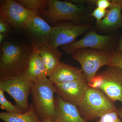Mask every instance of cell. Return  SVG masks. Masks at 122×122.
<instances>
[{"label":"cell","mask_w":122,"mask_h":122,"mask_svg":"<svg viewBox=\"0 0 122 122\" xmlns=\"http://www.w3.org/2000/svg\"><path fill=\"white\" fill-rule=\"evenodd\" d=\"M122 0L111 1V5L105 17L97 24L101 29H114L122 27Z\"/></svg>","instance_id":"cell-16"},{"label":"cell","mask_w":122,"mask_h":122,"mask_svg":"<svg viewBox=\"0 0 122 122\" xmlns=\"http://www.w3.org/2000/svg\"><path fill=\"white\" fill-rule=\"evenodd\" d=\"M11 25L8 22L0 16V33L7 34L9 32Z\"/></svg>","instance_id":"cell-25"},{"label":"cell","mask_w":122,"mask_h":122,"mask_svg":"<svg viewBox=\"0 0 122 122\" xmlns=\"http://www.w3.org/2000/svg\"><path fill=\"white\" fill-rule=\"evenodd\" d=\"M7 34L5 33H0V46L3 43V41L6 37Z\"/></svg>","instance_id":"cell-27"},{"label":"cell","mask_w":122,"mask_h":122,"mask_svg":"<svg viewBox=\"0 0 122 122\" xmlns=\"http://www.w3.org/2000/svg\"><path fill=\"white\" fill-rule=\"evenodd\" d=\"M116 51L122 56V35L118 42L117 51Z\"/></svg>","instance_id":"cell-26"},{"label":"cell","mask_w":122,"mask_h":122,"mask_svg":"<svg viewBox=\"0 0 122 122\" xmlns=\"http://www.w3.org/2000/svg\"><path fill=\"white\" fill-rule=\"evenodd\" d=\"M36 50L45 65L49 77L60 63L62 53L58 48H54L49 43Z\"/></svg>","instance_id":"cell-17"},{"label":"cell","mask_w":122,"mask_h":122,"mask_svg":"<svg viewBox=\"0 0 122 122\" xmlns=\"http://www.w3.org/2000/svg\"><path fill=\"white\" fill-rule=\"evenodd\" d=\"M33 82L24 74L0 79V89L8 93L15 100L16 105L23 112L30 108L29 95Z\"/></svg>","instance_id":"cell-6"},{"label":"cell","mask_w":122,"mask_h":122,"mask_svg":"<svg viewBox=\"0 0 122 122\" xmlns=\"http://www.w3.org/2000/svg\"><path fill=\"white\" fill-rule=\"evenodd\" d=\"M56 120L57 122H87L78 107L57 96L55 99Z\"/></svg>","instance_id":"cell-14"},{"label":"cell","mask_w":122,"mask_h":122,"mask_svg":"<svg viewBox=\"0 0 122 122\" xmlns=\"http://www.w3.org/2000/svg\"><path fill=\"white\" fill-rule=\"evenodd\" d=\"M87 24H76L72 22H58L52 26L49 44L55 48L71 44L79 36L86 32L90 28Z\"/></svg>","instance_id":"cell-7"},{"label":"cell","mask_w":122,"mask_h":122,"mask_svg":"<svg viewBox=\"0 0 122 122\" xmlns=\"http://www.w3.org/2000/svg\"><path fill=\"white\" fill-rule=\"evenodd\" d=\"M73 59L78 62L88 84L96 76L97 72L105 66H108L111 62L112 52H105L93 49H82L73 53Z\"/></svg>","instance_id":"cell-5"},{"label":"cell","mask_w":122,"mask_h":122,"mask_svg":"<svg viewBox=\"0 0 122 122\" xmlns=\"http://www.w3.org/2000/svg\"><path fill=\"white\" fill-rule=\"evenodd\" d=\"M38 14V11L25 8L16 0H1L0 1V16L16 29L23 30L29 20Z\"/></svg>","instance_id":"cell-8"},{"label":"cell","mask_w":122,"mask_h":122,"mask_svg":"<svg viewBox=\"0 0 122 122\" xmlns=\"http://www.w3.org/2000/svg\"><path fill=\"white\" fill-rule=\"evenodd\" d=\"M24 75L33 82L47 78L45 66L37 51L33 49L25 71Z\"/></svg>","instance_id":"cell-15"},{"label":"cell","mask_w":122,"mask_h":122,"mask_svg":"<svg viewBox=\"0 0 122 122\" xmlns=\"http://www.w3.org/2000/svg\"><path fill=\"white\" fill-rule=\"evenodd\" d=\"M33 50L31 46L4 42L0 46V79L24 74Z\"/></svg>","instance_id":"cell-1"},{"label":"cell","mask_w":122,"mask_h":122,"mask_svg":"<svg viewBox=\"0 0 122 122\" xmlns=\"http://www.w3.org/2000/svg\"><path fill=\"white\" fill-rule=\"evenodd\" d=\"M48 8L39 11L40 15L48 24L54 26L58 22L70 21L80 24L86 8L82 5L75 4L69 1L48 0Z\"/></svg>","instance_id":"cell-4"},{"label":"cell","mask_w":122,"mask_h":122,"mask_svg":"<svg viewBox=\"0 0 122 122\" xmlns=\"http://www.w3.org/2000/svg\"><path fill=\"white\" fill-rule=\"evenodd\" d=\"M117 113L118 114L122 120V108L118 109Z\"/></svg>","instance_id":"cell-28"},{"label":"cell","mask_w":122,"mask_h":122,"mask_svg":"<svg viewBox=\"0 0 122 122\" xmlns=\"http://www.w3.org/2000/svg\"><path fill=\"white\" fill-rule=\"evenodd\" d=\"M92 4L96 5L97 7L103 9L107 10L111 5V1L109 0H92Z\"/></svg>","instance_id":"cell-24"},{"label":"cell","mask_w":122,"mask_h":122,"mask_svg":"<svg viewBox=\"0 0 122 122\" xmlns=\"http://www.w3.org/2000/svg\"><path fill=\"white\" fill-rule=\"evenodd\" d=\"M4 92L0 89V107L1 109L6 110L7 113L13 114H20L24 113L16 105H14L9 102L5 97Z\"/></svg>","instance_id":"cell-20"},{"label":"cell","mask_w":122,"mask_h":122,"mask_svg":"<svg viewBox=\"0 0 122 122\" xmlns=\"http://www.w3.org/2000/svg\"><path fill=\"white\" fill-rule=\"evenodd\" d=\"M54 85L49 78L33 82L30 94L35 112L40 121L56 120Z\"/></svg>","instance_id":"cell-2"},{"label":"cell","mask_w":122,"mask_h":122,"mask_svg":"<svg viewBox=\"0 0 122 122\" xmlns=\"http://www.w3.org/2000/svg\"><path fill=\"white\" fill-rule=\"evenodd\" d=\"M49 79L54 85L78 80H86L81 69L61 61Z\"/></svg>","instance_id":"cell-13"},{"label":"cell","mask_w":122,"mask_h":122,"mask_svg":"<svg viewBox=\"0 0 122 122\" xmlns=\"http://www.w3.org/2000/svg\"></svg>","instance_id":"cell-30"},{"label":"cell","mask_w":122,"mask_h":122,"mask_svg":"<svg viewBox=\"0 0 122 122\" xmlns=\"http://www.w3.org/2000/svg\"><path fill=\"white\" fill-rule=\"evenodd\" d=\"M16 1L26 8L40 11L46 10L48 8V0H16Z\"/></svg>","instance_id":"cell-19"},{"label":"cell","mask_w":122,"mask_h":122,"mask_svg":"<svg viewBox=\"0 0 122 122\" xmlns=\"http://www.w3.org/2000/svg\"><path fill=\"white\" fill-rule=\"evenodd\" d=\"M108 66H114L122 69V56L116 51H112L111 62Z\"/></svg>","instance_id":"cell-22"},{"label":"cell","mask_w":122,"mask_h":122,"mask_svg":"<svg viewBox=\"0 0 122 122\" xmlns=\"http://www.w3.org/2000/svg\"><path fill=\"white\" fill-rule=\"evenodd\" d=\"M0 119L4 122H39L33 103L30 105L28 111L20 114H13L7 112L0 113Z\"/></svg>","instance_id":"cell-18"},{"label":"cell","mask_w":122,"mask_h":122,"mask_svg":"<svg viewBox=\"0 0 122 122\" xmlns=\"http://www.w3.org/2000/svg\"><path fill=\"white\" fill-rule=\"evenodd\" d=\"M78 107L86 120H97L105 114L118 110L114 102L103 92L89 86Z\"/></svg>","instance_id":"cell-3"},{"label":"cell","mask_w":122,"mask_h":122,"mask_svg":"<svg viewBox=\"0 0 122 122\" xmlns=\"http://www.w3.org/2000/svg\"><path fill=\"white\" fill-rule=\"evenodd\" d=\"M39 122H57L56 120H52L49 119H45L43 121H40Z\"/></svg>","instance_id":"cell-29"},{"label":"cell","mask_w":122,"mask_h":122,"mask_svg":"<svg viewBox=\"0 0 122 122\" xmlns=\"http://www.w3.org/2000/svg\"><path fill=\"white\" fill-rule=\"evenodd\" d=\"M52 26L41 16L40 14L32 17L23 30L35 50L49 43Z\"/></svg>","instance_id":"cell-10"},{"label":"cell","mask_w":122,"mask_h":122,"mask_svg":"<svg viewBox=\"0 0 122 122\" xmlns=\"http://www.w3.org/2000/svg\"><path fill=\"white\" fill-rule=\"evenodd\" d=\"M95 122H122V120L117 111L105 114Z\"/></svg>","instance_id":"cell-21"},{"label":"cell","mask_w":122,"mask_h":122,"mask_svg":"<svg viewBox=\"0 0 122 122\" xmlns=\"http://www.w3.org/2000/svg\"><path fill=\"white\" fill-rule=\"evenodd\" d=\"M98 75L100 83L98 89L103 92L113 102L122 103V69L108 66Z\"/></svg>","instance_id":"cell-11"},{"label":"cell","mask_w":122,"mask_h":122,"mask_svg":"<svg viewBox=\"0 0 122 122\" xmlns=\"http://www.w3.org/2000/svg\"><path fill=\"white\" fill-rule=\"evenodd\" d=\"M114 41L113 35H100L94 30H91L88 32L81 39L62 46L61 48L66 53L70 54L77 50L86 48L109 52V50L113 46Z\"/></svg>","instance_id":"cell-9"},{"label":"cell","mask_w":122,"mask_h":122,"mask_svg":"<svg viewBox=\"0 0 122 122\" xmlns=\"http://www.w3.org/2000/svg\"><path fill=\"white\" fill-rule=\"evenodd\" d=\"M58 96L78 107L89 85L86 80H81L54 85Z\"/></svg>","instance_id":"cell-12"},{"label":"cell","mask_w":122,"mask_h":122,"mask_svg":"<svg viewBox=\"0 0 122 122\" xmlns=\"http://www.w3.org/2000/svg\"><path fill=\"white\" fill-rule=\"evenodd\" d=\"M107 11V10L103 9L97 7L94 10L91 15L96 19L98 24L105 17Z\"/></svg>","instance_id":"cell-23"}]
</instances>
